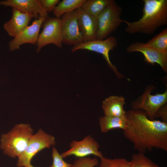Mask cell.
<instances>
[{"mask_svg": "<svg viewBox=\"0 0 167 167\" xmlns=\"http://www.w3.org/2000/svg\"><path fill=\"white\" fill-rule=\"evenodd\" d=\"M101 159L99 167H130V161L124 158L111 159L103 156Z\"/></svg>", "mask_w": 167, "mask_h": 167, "instance_id": "7402d4cb", "label": "cell"}, {"mask_svg": "<svg viewBox=\"0 0 167 167\" xmlns=\"http://www.w3.org/2000/svg\"><path fill=\"white\" fill-rule=\"evenodd\" d=\"M26 167H34V166H32V165H31V164H30V165H28Z\"/></svg>", "mask_w": 167, "mask_h": 167, "instance_id": "4316f807", "label": "cell"}, {"mask_svg": "<svg viewBox=\"0 0 167 167\" xmlns=\"http://www.w3.org/2000/svg\"><path fill=\"white\" fill-rule=\"evenodd\" d=\"M99 161L96 158H79L72 164L71 167H94L98 165Z\"/></svg>", "mask_w": 167, "mask_h": 167, "instance_id": "603a6c76", "label": "cell"}, {"mask_svg": "<svg viewBox=\"0 0 167 167\" xmlns=\"http://www.w3.org/2000/svg\"><path fill=\"white\" fill-rule=\"evenodd\" d=\"M59 2V0H39L41 6L48 13L53 11Z\"/></svg>", "mask_w": 167, "mask_h": 167, "instance_id": "d4e9b609", "label": "cell"}, {"mask_svg": "<svg viewBox=\"0 0 167 167\" xmlns=\"http://www.w3.org/2000/svg\"><path fill=\"white\" fill-rule=\"evenodd\" d=\"M124 137L134 144V149L145 153L154 148L167 151V122L149 119L141 109L126 112Z\"/></svg>", "mask_w": 167, "mask_h": 167, "instance_id": "6da1fadb", "label": "cell"}, {"mask_svg": "<svg viewBox=\"0 0 167 167\" xmlns=\"http://www.w3.org/2000/svg\"><path fill=\"white\" fill-rule=\"evenodd\" d=\"M46 18H39L35 19L31 25L14 37L9 43V50L13 51L19 49L21 45L24 44H36L40 28Z\"/></svg>", "mask_w": 167, "mask_h": 167, "instance_id": "7c38bea8", "label": "cell"}, {"mask_svg": "<svg viewBox=\"0 0 167 167\" xmlns=\"http://www.w3.org/2000/svg\"><path fill=\"white\" fill-rule=\"evenodd\" d=\"M122 7L114 0L97 17L96 40L105 39L116 30L122 23Z\"/></svg>", "mask_w": 167, "mask_h": 167, "instance_id": "277c9868", "label": "cell"}, {"mask_svg": "<svg viewBox=\"0 0 167 167\" xmlns=\"http://www.w3.org/2000/svg\"><path fill=\"white\" fill-rule=\"evenodd\" d=\"M76 11L79 29L84 42L96 40L97 30L96 18L86 12L81 7Z\"/></svg>", "mask_w": 167, "mask_h": 167, "instance_id": "9a60e30c", "label": "cell"}, {"mask_svg": "<svg viewBox=\"0 0 167 167\" xmlns=\"http://www.w3.org/2000/svg\"><path fill=\"white\" fill-rule=\"evenodd\" d=\"M124 98L122 96H111L102 102V108L105 116L121 117L126 115L124 109Z\"/></svg>", "mask_w": 167, "mask_h": 167, "instance_id": "2e32d148", "label": "cell"}, {"mask_svg": "<svg viewBox=\"0 0 167 167\" xmlns=\"http://www.w3.org/2000/svg\"><path fill=\"white\" fill-rule=\"evenodd\" d=\"M11 18L3 24L4 30L10 36L15 37L28 26L30 20L34 18L30 13H23L12 8Z\"/></svg>", "mask_w": 167, "mask_h": 167, "instance_id": "5bb4252c", "label": "cell"}, {"mask_svg": "<svg viewBox=\"0 0 167 167\" xmlns=\"http://www.w3.org/2000/svg\"><path fill=\"white\" fill-rule=\"evenodd\" d=\"M33 134L29 124H16L9 132L1 135L0 148L7 156L18 158L25 150Z\"/></svg>", "mask_w": 167, "mask_h": 167, "instance_id": "3957f363", "label": "cell"}, {"mask_svg": "<svg viewBox=\"0 0 167 167\" xmlns=\"http://www.w3.org/2000/svg\"><path fill=\"white\" fill-rule=\"evenodd\" d=\"M60 19L62 43L73 46L84 42L79 29L76 10L63 15Z\"/></svg>", "mask_w": 167, "mask_h": 167, "instance_id": "9c48e42d", "label": "cell"}, {"mask_svg": "<svg viewBox=\"0 0 167 167\" xmlns=\"http://www.w3.org/2000/svg\"><path fill=\"white\" fill-rule=\"evenodd\" d=\"M70 146V148L68 150L61 154L63 158L71 155L79 158L86 157L91 155L100 158L103 156L102 153L99 150V143L89 135L80 141L73 140Z\"/></svg>", "mask_w": 167, "mask_h": 167, "instance_id": "30bf717a", "label": "cell"}, {"mask_svg": "<svg viewBox=\"0 0 167 167\" xmlns=\"http://www.w3.org/2000/svg\"><path fill=\"white\" fill-rule=\"evenodd\" d=\"M99 122L101 132L106 133L113 129H121L123 130L126 127V115L121 117L105 115L99 118Z\"/></svg>", "mask_w": 167, "mask_h": 167, "instance_id": "e0dca14e", "label": "cell"}, {"mask_svg": "<svg viewBox=\"0 0 167 167\" xmlns=\"http://www.w3.org/2000/svg\"><path fill=\"white\" fill-rule=\"evenodd\" d=\"M130 162V167H159L143 153L133 155Z\"/></svg>", "mask_w": 167, "mask_h": 167, "instance_id": "44dd1931", "label": "cell"}, {"mask_svg": "<svg viewBox=\"0 0 167 167\" xmlns=\"http://www.w3.org/2000/svg\"><path fill=\"white\" fill-rule=\"evenodd\" d=\"M0 5L10 6L23 13L33 15L36 19L47 18L48 13L41 6L39 0H6L0 1Z\"/></svg>", "mask_w": 167, "mask_h": 167, "instance_id": "4fadbf2b", "label": "cell"}, {"mask_svg": "<svg viewBox=\"0 0 167 167\" xmlns=\"http://www.w3.org/2000/svg\"><path fill=\"white\" fill-rule=\"evenodd\" d=\"M146 43L160 52L167 53V28L164 29Z\"/></svg>", "mask_w": 167, "mask_h": 167, "instance_id": "ffe728a7", "label": "cell"}, {"mask_svg": "<svg viewBox=\"0 0 167 167\" xmlns=\"http://www.w3.org/2000/svg\"><path fill=\"white\" fill-rule=\"evenodd\" d=\"M52 165L49 167H71L72 164L66 162L55 147L52 150Z\"/></svg>", "mask_w": 167, "mask_h": 167, "instance_id": "cb8c5ba5", "label": "cell"}, {"mask_svg": "<svg viewBox=\"0 0 167 167\" xmlns=\"http://www.w3.org/2000/svg\"><path fill=\"white\" fill-rule=\"evenodd\" d=\"M85 0H63L58 3L53 11L56 17L60 18L63 15L81 7Z\"/></svg>", "mask_w": 167, "mask_h": 167, "instance_id": "d6986e66", "label": "cell"}, {"mask_svg": "<svg viewBox=\"0 0 167 167\" xmlns=\"http://www.w3.org/2000/svg\"><path fill=\"white\" fill-rule=\"evenodd\" d=\"M118 45L116 38L114 36H110L103 40L96 39L73 45L71 51L74 52L79 49H85L101 54L109 68L118 78H121L123 77V75L118 71L116 67L112 64L109 57V51Z\"/></svg>", "mask_w": 167, "mask_h": 167, "instance_id": "52a82bcc", "label": "cell"}, {"mask_svg": "<svg viewBox=\"0 0 167 167\" xmlns=\"http://www.w3.org/2000/svg\"><path fill=\"white\" fill-rule=\"evenodd\" d=\"M155 118H161L163 122H167V104L166 103L156 111Z\"/></svg>", "mask_w": 167, "mask_h": 167, "instance_id": "484cf974", "label": "cell"}, {"mask_svg": "<svg viewBox=\"0 0 167 167\" xmlns=\"http://www.w3.org/2000/svg\"><path fill=\"white\" fill-rule=\"evenodd\" d=\"M55 138L41 129L33 134L23 153L18 158L17 165L26 167L31 164L33 157L39 152L56 144Z\"/></svg>", "mask_w": 167, "mask_h": 167, "instance_id": "5b68a950", "label": "cell"}, {"mask_svg": "<svg viewBox=\"0 0 167 167\" xmlns=\"http://www.w3.org/2000/svg\"><path fill=\"white\" fill-rule=\"evenodd\" d=\"M114 0H85L81 8L86 12L97 17Z\"/></svg>", "mask_w": 167, "mask_h": 167, "instance_id": "ac0fdd59", "label": "cell"}, {"mask_svg": "<svg viewBox=\"0 0 167 167\" xmlns=\"http://www.w3.org/2000/svg\"><path fill=\"white\" fill-rule=\"evenodd\" d=\"M154 88V86L153 85L147 86L143 93L133 101L131 105L132 110H143L151 120H154L156 111L167 102V89L162 93H157L152 95L151 93Z\"/></svg>", "mask_w": 167, "mask_h": 167, "instance_id": "8992f818", "label": "cell"}, {"mask_svg": "<svg viewBox=\"0 0 167 167\" xmlns=\"http://www.w3.org/2000/svg\"><path fill=\"white\" fill-rule=\"evenodd\" d=\"M41 26L43 29L38 36L36 52L39 53L43 47L50 44L62 48V42L60 18L48 17Z\"/></svg>", "mask_w": 167, "mask_h": 167, "instance_id": "ba28073f", "label": "cell"}, {"mask_svg": "<svg viewBox=\"0 0 167 167\" xmlns=\"http://www.w3.org/2000/svg\"><path fill=\"white\" fill-rule=\"evenodd\" d=\"M126 50L129 53H141L146 62L152 65L157 63L165 73L167 72V53L160 52L146 43L139 42L131 44L126 47Z\"/></svg>", "mask_w": 167, "mask_h": 167, "instance_id": "8fae6325", "label": "cell"}, {"mask_svg": "<svg viewBox=\"0 0 167 167\" xmlns=\"http://www.w3.org/2000/svg\"><path fill=\"white\" fill-rule=\"evenodd\" d=\"M143 15L133 22L122 20L127 26L125 31L132 34H152L159 28L167 24V0H143Z\"/></svg>", "mask_w": 167, "mask_h": 167, "instance_id": "7a4b0ae2", "label": "cell"}]
</instances>
